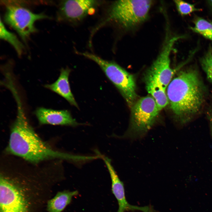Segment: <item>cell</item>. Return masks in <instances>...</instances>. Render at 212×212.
<instances>
[{"mask_svg": "<svg viewBox=\"0 0 212 212\" xmlns=\"http://www.w3.org/2000/svg\"><path fill=\"white\" fill-rule=\"evenodd\" d=\"M200 63L208 80L212 83V47L211 45L205 54L200 59Z\"/></svg>", "mask_w": 212, "mask_h": 212, "instance_id": "16", "label": "cell"}, {"mask_svg": "<svg viewBox=\"0 0 212 212\" xmlns=\"http://www.w3.org/2000/svg\"><path fill=\"white\" fill-rule=\"evenodd\" d=\"M208 3L212 9V0H208Z\"/></svg>", "mask_w": 212, "mask_h": 212, "instance_id": "19", "label": "cell"}, {"mask_svg": "<svg viewBox=\"0 0 212 212\" xmlns=\"http://www.w3.org/2000/svg\"><path fill=\"white\" fill-rule=\"evenodd\" d=\"M0 24V38L9 42L14 48L18 55L20 56L24 48L23 44L14 33L6 29L1 19Z\"/></svg>", "mask_w": 212, "mask_h": 212, "instance_id": "14", "label": "cell"}, {"mask_svg": "<svg viewBox=\"0 0 212 212\" xmlns=\"http://www.w3.org/2000/svg\"><path fill=\"white\" fill-rule=\"evenodd\" d=\"M16 100L17 113L7 148L9 153L34 163L54 158L79 161L80 156L55 150L43 141L29 122L19 99Z\"/></svg>", "mask_w": 212, "mask_h": 212, "instance_id": "2", "label": "cell"}, {"mask_svg": "<svg viewBox=\"0 0 212 212\" xmlns=\"http://www.w3.org/2000/svg\"><path fill=\"white\" fill-rule=\"evenodd\" d=\"M146 90L155 101L160 111L169 104L165 90L155 74L149 69L144 77Z\"/></svg>", "mask_w": 212, "mask_h": 212, "instance_id": "12", "label": "cell"}, {"mask_svg": "<svg viewBox=\"0 0 212 212\" xmlns=\"http://www.w3.org/2000/svg\"><path fill=\"white\" fill-rule=\"evenodd\" d=\"M193 22L191 29L212 41V23L201 17L196 18Z\"/></svg>", "mask_w": 212, "mask_h": 212, "instance_id": "15", "label": "cell"}, {"mask_svg": "<svg viewBox=\"0 0 212 212\" xmlns=\"http://www.w3.org/2000/svg\"><path fill=\"white\" fill-rule=\"evenodd\" d=\"M131 108L130 125L125 134L129 136L146 132L154 123L160 111L154 99L150 96L141 98Z\"/></svg>", "mask_w": 212, "mask_h": 212, "instance_id": "5", "label": "cell"}, {"mask_svg": "<svg viewBox=\"0 0 212 212\" xmlns=\"http://www.w3.org/2000/svg\"><path fill=\"white\" fill-rule=\"evenodd\" d=\"M79 54L95 62L99 66L131 107L136 102L137 97L133 76L115 62L104 59L88 52H80Z\"/></svg>", "mask_w": 212, "mask_h": 212, "instance_id": "3", "label": "cell"}, {"mask_svg": "<svg viewBox=\"0 0 212 212\" xmlns=\"http://www.w3.org/2000/svg\"><path fill=\"white\" fill-rule=\"evenodd\" d=\"M49 17L43 14H36L14 3H7L4 21L15 30L25 42L29 36L36 31L35 22Z\"/></svg>", "mask_w": 212, "mask_h": 212, "instance_id": "6", "label": "cell"}, {"mask_svg": "<svg viewBox=\"0 0 212 212\" xmlns=\"http://www.w3.org/2000/svg\"><path fill=\"white\" fill-rule=\"evenodd\" d=\"M99 4L95 0H63L60 3L57 13L59 21L70 22L79 21L93 13Z\"/></svg>", "mask_w": 212, "mask_h": 212, "instance_id": "8", "label": "cell"}, {"mask_svg": "<svg viewBox=\"0 0 212 212\" xmlns=\"http://www.w3.org/2000/svg\"><path fill=\"white\" fill-rule=\"evenodd\" d=\"M101 158L104 160L109 172L112 182V190L116 198L119 208L117 212H125L128 210H139L143 212H150L148 206L139 207L129 204L125 195L124 185L121 181L112 166L111 160L100 154Z\"/></svg>", "mask_w": 212, "mask_h": 212, "instance_id": "9", "label": "cell"}, {"mask_svg": "<svg viewBox=\"0 0 212 212\" xmlns=\"http://www.w3.org/2000/svg\"><path fill=\"white\" fill-rule=\"evenodd\" d=\"M206 115L209 124L211 135L212 137V106L208 110Z\"/></svg>", "mask_w": 212, "mask_h": 212, "instance_id": "18", "label": "cell"}, {"mask_svg": "<svg viewBox=\"0 0 212 212\" xmlns=\"http://www.w3.org/2000/svg\"><path fill=\"white\" fill-rule=\"evenodd\" d=\"M166 94L176 119L183 125L191 121L200 112L206 90L198 71L190 68L180 71L171 81Z\"/></svg>", "mask_w": 212, "mask_h": 212, "instance_id": "1", "label": "cell"}, {"mask_svg": "<svg viewBox=\"0 0 212 212\" xmlns=\"http://www.w3.org/2000/svg\"><path fill=\"white\" fill-rule=\"evenodd\" d=\"M177 9L179 13L182 15H186L193 12L201 10L197 8L194 4L184 1L176 0L174 1Z\"/></svg>", "mask_w": 212, "mask_h": 212, "instance_id": "17", "label": "cell"}, {"mask_svg": "<svg viewBox=\"0 0 212 212\" xmlns=\"http://www.w3.org/2000/svg\"><path fill=\"white\" fill-rule=\"evenodd\" d=\"M167 33L161 52L149 69L155 74L165 90L175 72V70L170 67V54L175 42L183 37L176 36L171 38Z\"/></svg>", "mask_w": 212, "mask_h": 212, "instance_id": "7", "label": "cell"}, {"mask_svg": "<svg viewBox=\"0 0 212 212\" xmlns=\"http://www.w3.org/2000/svg\"><path fill=\"white\" fill-rule=\"evenodd\" d=\"M35 115L42 124L76 126L80 125L67 110H57L43 107L37 108Z\"/></svg>", "mask_w": 212, "mask_h": 212, "instance_id": "10", "label": "cell"}, {"mask_svg": "<svg viewBox=\"0 0 212 212\" xmlns=\"http://www.w3.org/2000/svg\"><path fill=\"white\" fill-rule=\"evenodd\" d=\"M77 191L64 190L58 192L47 203L48 212H62L71 202L73 197L77 195Z\"/></svg>", "mask_w": 212, "mask_h": 212, "instance_id": "13", "label": "cell"}, {"mask_svg": "<svg viewBox=\"0 0 212 212\" xmlns=\"http://www.w3.org/2000/svg\"><path fill=\"white\" fill-rule=\"evenodd\" d=\"M71 71L68 68H62L60 75L56 81L51 84L46 85L44 87L63 97L71 105L78 108L69 84V77Z\"/></svg>", "mask_w": 212, "mask_h": 212, "instance_id": "11", "label": "cell"}, {"mask_svg": "<svg viewBox=\"0 0 212 212\" xmlns=\"http://www.w3.org/2000/svg\"><path fill=\"white\" fill-rule=\"evenodd\" d=\"M152 4L151 0L117 1L111 6L105 22L112 21L128 28L146 20Z\"/></svg>", "mask_w": 212, "mask_h": 212, "instance_id": "4", "label": "cell"}]
</instances>
